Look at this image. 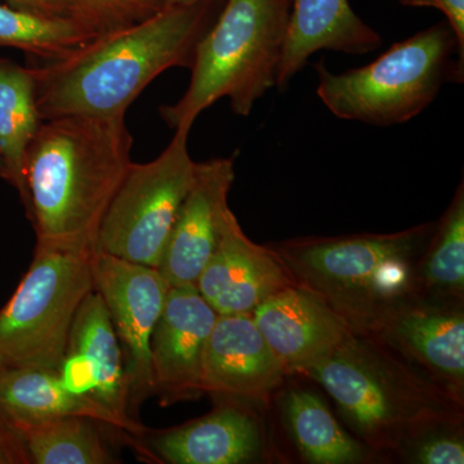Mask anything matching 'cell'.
Segmentation results:
<instances>
[{
  "instance_id": "obj_1",
  "label": "cell",
  "mask_w": 464,
  "mask_h": 464,
  "mask_svg": "<svg viewBox=\"0 0 464 464\" xmlns=\"http://www.w3.org/2000/svg\"><path fill=\"white\" fill-rule=\"evenodd\" d=\"M213 14L215 0L164 5L140 23L32 66L43 121L125 116L159 75L172 67L190 69L198 43L215 23Z\"/></svg>"
},
{
  "instance_id": "obj_29",
  "label": "cell",
  "mask_w": 464,
  "mask_h": 464,
  "mask_svg": "<svg viewBox=\"0 0 464 464\" xmlns=\"http://www.w3.org/2000/svg\"><path fill=\"white\" fill-rule=\"evenodd\" d=\"M408 7H430L439 9L456 34L460 50L464 51V0H399Z\"/></svg>"
},
{
  "instance_id": "obj_32",
  "label": "cell",
  "mask_w": 464,
  "mask_h": 464,
  "mask_svg": "<svg viewBox=\"0 0 464 464\" xmlns=\"http://www.w3.org/2000/svg\"><path fill=\"white\" fill-rule=\"evenodd\" d=\"M3 176V163H2V158H0V177Z\"/></svg>"
},
{
  "instance_id": "obj_3",
  "label": "cell",
  "mask_w": 464,
  "mask_h": 464,
  "mask_svg": "<svg viewBox=\"0 0 464 464\" xmlns=\"http://www.w3.org/2000/svg\"><path fill=\"white\" fill-rule=\"evenodd\" d=\"M293 0H226L221 14L198 43L188 91L161 106L168 127L192 128L217 101L248 116L256 102L276 87Z\"/></svg>"
},
{
  "instance_id": "obj_17",
  "label": "cell",
  "mask_w": 464,
  "mask_h": 464,
  "mask_svg": "<svg viewBox=\"0 0 464 464\" xmlns=\"http://www.w3.org/2000/svg\"><path fill=\"white\" fill-rule=\"evenodd\" d=\"M67 351L81 353L90 362L96 390L93 399L106 406L127 426L128 432L140 435L141 424L130 415V383L123 366V353L108 308L96 290H92L76 313Z\"/></svg>"
},
{
  "instance_id": "obj_19",
  "label": "cell",
  "mask_w": 464,
  "mask_h": 464,
  "mask_svg": "<svg viewBox=\"0 0 464 464\" xmlns=\"http://www.w3.org/2000/svg\"><path fill=\"white\" fill-rule=\"evenodd\" d=\"M391 341L438 375L462 389L464 317L456 311L401 308L381 323Z\"/></svg>"
},
{
  "instance_id": "obj_2",
  "label": "cell",
  "mask_w": 464,
  "mask_h": 464,
  "mask_svg": "<svg viewBox=\"0 0 464 464\" xmlns=\"http://www.w3.org/2000/svg\"><path fill=\"white\" fill-rule=\"evenodd\" d=\"M125 116L43 121L26 150V215L36 246L96 252L110 203L132 166Z\"/></svg>"
},
{
  "instance_id": "obj_16",
  "label": "cell",
  "mask_w": 464,
  "mask_h": 464,
  "mask_svg": "<svg viewBox=\"0 0 464 464\" xmlns=\"http://www.w3.org/2000/svg\"><path fill=\"white\" fill-rule=\"evenodd\" d=\"M0 415L20 432L70 417L87 418L128 432L127 426L106 406L70 392L58 372L51 369H0Z\"/></svg>"
},
{
  "instance_id": "obj_10",
  "label": "cell",
  "mask_w": 464,
  "mask_h": 464,
  "mask_svg": "<svg viewBox=\"0 0 464 464\" xmlns=\"http://www.w3.org/2000/svg\"><path fill=\"white\" fill-rule=\"evenodd\" d=\"M297 285L276 250L253 243L230 208L197 288L217 315H252L271 295Z\"/></svg>"
},
{
  "instance_id": "obj_15",
  "label": "cell",
  "mask_w": 464,
  "mask_h": 464,
  "mask_svg": "<svg viewBox=\"0 0 464 464\" xmlns=\"http://www.w3.org/2000/svg\"><path fill=\"white\" fill-rule=\"evenodd\" d=\"M381 44L380 34L357 16L348 0H293L276 87L284 90L316 52L357 56Z\"/></svg>"
},
{
  "instance_id": "obj_9",
  "label": "cell",
  "mask_w": 464,
  "mask_h": 464,
  "mask_svg": "<svg viewBox=\"0 0 464 464\" xmlns=\"http://www.w3.org/2000/svg\"><path fill=\"white\" fill-rule=\"evenodd\" d=\"M94 290L108 308L125 359L130 401L154 392L151 335L169 290L158 268L102 252L91 257Z\"/></svg>"
},
{
  "instance_id": "obj_7",
  "label": "cell",
  "mask_w": 464,
  "mask_h": 464,
  "mask_svg": "<svg viewBox=\"0 0 464 464\" xmlns=\"http://www.w3.org/2000/svg\"><path fill=\"white\" fill-rule=\"evenodd\" d=\"M91 257L35 246L29 270L0 310V369L58 372L76 313L94 289Z\"/></svg>"
},
{
  "instance_id": "obj_13",
  "label": "cell",
  "mask_w": 464,
  "mask_h": 464,
  "mask_svg": "<svg viewBox=\"0 0 464 464\" xmlns=\"http://www.w3.org/2000/svg\"><path fill=\"white\" fill-rule=\"evenodd\" d=\"M285 369L252 315H218L203 356V392L225 401H264Z\"/></svg>"
},
{
  "instance_id": "obj_6",
  "label": "cell",
  "mask_w": 464,
  "mask_h": 464,
  "mask_svg": "<svg viewBox=\"0 0 464 464\" xmlns=\"http://www.w3.org/2000/svg\"><path fill=\"white\" fill-rule=\"evenodd\" d=\"M304 373L319 382L375 448L398 447L433 424L458 422L459 411L445 391L399 364L355 333Z\"/></svg>"
},
{
  "instance_id": "obj_5",
  "label": "cell",
  "mask_w": 464,
  "mask_h": 464,
  "mask_svg": "<svg viewBox=\"0 0 464 464\" xmlns=\"http://www.w3.org/2000/svg\"><path fill=\"white\" fill-rule=\"evenodd\" d=\"M464 51L447 21L395 43L364 67L334 74L322 63L316 93L337 118L390 127L411 121L444 84L462 83Z\"/></svg>"
},
{
  "instance_id": "obj_21",
  "label": "cell",
  "mask_w": 464,
  "mask_h": 464,
  "mask_svg": "<svg viewBox=\"0 0 464 464\" xmlns=\"http://www.w3.org/2000/svg\"><path fill=\"white\" fill-rule=\"evenodd\" d=\"M285 411L295 444L311 463H356L365 457L364 448L342 430L322 399L314 393L290 391Z\"/></svg>"
},
{
  "instance_id": "obj_23",
  "label": "cell",
  "mask_w": 464,
  "mask_h": 464,
  "mask_svg": "<svg viewBox=\"0 0 464 464\" xmlns=\"http://www.w3.org/2000/svg\"><path fill=\"white\" fill-rule=\"evenodd\" d=\"M94 420L70 417L24 430L32 462L35 464L115 463Z\"/></svg>"
},
{
  "instance_id": "obj_28",
  "label": "cell",
  "mask_w": 464,
  "mask_h": 464,
  "mask_svg": "<svg viewBox=\"0 0 464 464\" xmlns=\"http://www.w3.org/2000/svg\"><path fill=\"white\" fill-rule=\"evenodd\" d=\"M32 462L25 439L17 429L0 415V464H29Z\"/></svg>"
},
{
  "instance_id": "obj_14",
  "label": "cell",
  "mask_w": 464,
  "mask_h": 464,
  "mask_svg": "<svg viewBox=\"0 0 464 464\" xmlns=\"http://www.w3.org/2000/svg\"><path fill=\"white\" fill-rule=\"evenodd\" d=\"M252 317L286 373L306 371L355 333L344 317L299 285L266 299Z\"/></svg>"
},
{
  "instance_id": "obj_30",
  "label": "cell",
  "mask_w": 464,
  "mask_h": 464,
  "mask_svg": "<svg viewBox=\"0 0 464 464\" xmlns=\"http://www.w3.org/2000/svg\"><path fill=\"white\" fill-rule=\"evenodd\" d=\"M0 3L14 5V7L32 9V11L42 12V14L70 16L69 9L63 0H0Z\"/></svg>"
},
{
  "instance_id": "obj_22",
  "label": "cell",
  "mask_w": 464,
  "mask_h": 464,
  "mask_svg": "<svg viewBox=\"0 0 464 464\" xmlns=\"http://www.w3.org/2000/svg\"><path fill=\"white\" fill-rule=\"evenodd\" d=\"M94 38L75 18L0 3V47L16 48L41 61L56 60Z\"/></svg>"
},
{
  "instance_id": "obj_11",
  "label": "cell",
  "mask_w": 464,
  "mask_h": 464,
  "mask_svg": "<svg viewBox=\"0 0 464 464\" xmlns=\"http://www.w3.org/2000/svg\"><path fill=\"white\" fill-rule=\"evenodd\" d=\"M235 179L234 159L198 163L158 270L169 286L197 285L221 237Z\"/></svg>"
},
{
  "instance_id": "obj_20",
  "label": "cell",
  "mask_w": 464,
  "mask_h": 464,
  "mask_svg": "<svg viewBox=\"0 0 464 464\" xmlns=\"http://www.w3.org/2000/svg\"><path fill=\"white\" fill-rule=\"evenodd\" d=\"M43 123L36 101L33 67L0 57V158L2 179L20 194L24 207L27 192L24 164L26 150Z\"/></svg>"
},
{
  "instance_id": "obj_25",
  "label": "cell",
  "mask_w": 464,
  "mask_h": 464,
  "mask_svg": "<svg viewBox=\"0 0 464 464\" xmlns=\"http://www.w3.org/2000/svg\"><path fill=\"white\" fill-rule=\"evenodd\" d=\"M70 16L94 36L132 25L164 7L161 0H63Z\"/></svg>"
},
{
  "instance_id": "obj_24",
  "label": "cell",
  "mask_w": 464,
  "mask_h": 464,
  "mask_svg": "<svg viewBox=\"0 0 464 464\" xmlns=\"http://www.w3.org/2000/svg\"><path fill=\"white\" fill-rule=\"evenodd\" d=\"M424 279L432 288L462 292L464 286L463 185L440 222L431 252L424 264Z\"/></svg>"
},
{
  "instance_id": "obj_18",
  "label": "cell",
  "mask_w": 464,
  "mask_h": 464,
  "mask_svg": "<svg viewBox=\"0 0 464 464\" xmlns=\"http://www.w3.org/2000/svg\"><path fill=\"white\" fill-rule=\"evenodd\" d=\"M159 456L172 464H237L261 449V432L253 415L225 406L188 426L155 440Z\"/></svg>"
},
{
  "instance_id": "obj_26",
  "label": "cell",
  "mask_w": 464,
  "mask_h": 464,
  "mask_svg": "<svg viewBox=\"0 0 464 464\" xmlns=\"http://www.w3.org/2000/svg\"><path fill=\"white\" fill-rule=\"evenodd\" d=\"M58 375L70 392L93 399L96 380H94L90 362L81 353L67 351L63 364L58 369Z\"/></svg>"
},
{
  "instance_id": "obj_4",
  "label": "cell",
  "mask_w": 464,
  "mask_h": 464,
  "mask_svg": "<svg viewBox=\"0 0 464 464\" xmlns=\"http://www.w3.org/2000/svg\"><path fill=\"white\" fill-rule=\"evenodd\" d=\"M431 225L389 235L288 241L280 257L295 283L314 293L350 325H381L411 289V261Z\"/></svg>"
},
{
  "instance_id": "obj_12",
  "label": "cell",
  "mask_w": 464,
  "mask_h": 464,
  "mask_svg": "<svg viewBox=\"0 0 464 464\" xmlns=\"http://www.w3.org/2000/svg\"><path fill=\"white\" fill-rule=\"evenodd\" d=\"M217 316L197 285L169 286L151 335L154 389L169 401L203 392L204 350Z\"/></svg>"
},
{
  "instance_id": "obj_27",
  "label": "cell",
  "mask_w": 464,
  "mask_h": 464,
  "mask_svg": "<svg viewBox=\"0 0 464 464\" xmlns=\"http://www.w3.org/2000/svg\"><path fill=\"white\" fill-rule=\"evenodd\" d=\"M415 462L423 464H463L464 444L459 436L439 435L417 449Z\"/></svg>"
},
{
  "instance_id": "obj_8",
  "label": "cell",
  "mask_w": 464,
  "mask_h": 464,
  "mask_svg": "<svg viewBox=\"0 0 464 464\" xmlns=\"http://www.w3.org/2000/svg\"><path fill=\"white\" fill-rule=\"evenodd\" d=\"M191 128H179L154 160L132 163L108 208L96 252L158 268L197 173L188 151Z\"/></svg>"
},
{
  "instance_id": "obj_31",
  "label": "cell",
  "mask_w": 464,
  "mask_h": 464,
  "mask_svg": "<svg viewBox=\"0 0 464 464\" xmlns=\"http://www.w3.org/2000/svg\"><path fill=\"white\" fill-rule=\"evenodd\" d=\"M198 2L201 0H161L163 5H188Z\"/></svg>"
}]
</instances>
